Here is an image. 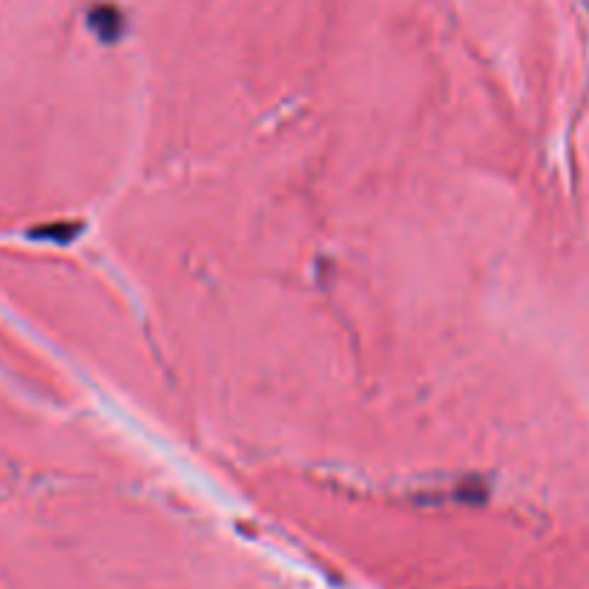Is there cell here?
Returning a JSON list of instances; mask_svg holds the SVG:
<instances>
[{
    "instance_id": "cell-1",
    "label": "cell",
    "mask_w": 589,
    "mask_h": 589,
    "mask_svg": "<svg viewBox=\"0 0 589 589\" xmlns=\"http://www.w3.org/2000/svg\"><path fill=\"white\" fill-rule=\"evenodd\" d=\"M87 21H90L92 32H95L104 44H115V41L124 35V26H127V23H124V15H121L115 6H107V3H104V6H95Z\"/></svg>"
}]
</instances>
